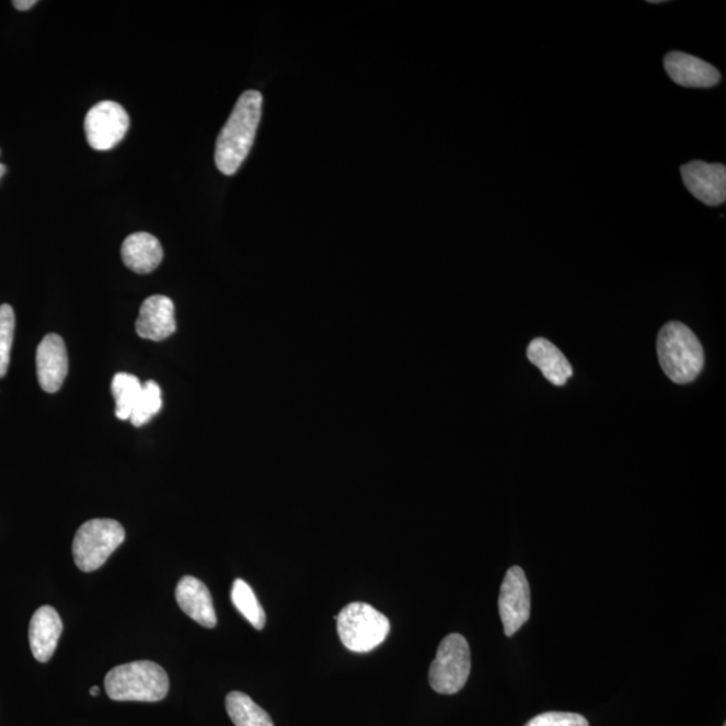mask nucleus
I'll list each match as a JSON object with an SVG mask.
<instances>
[{
    "label": "nucleus",
    "instance_id": "obj_20",
    "mask_svg": "<svg viewBox=\"0 0 726 726\" xmlns=\"http://www.w3.org/2000/svg\"><path fill=\"white\" fill-rule=\"evenodd\" d=\"M162 410V392L157 382L147 381L143 383V389L134 406L129 422L135 427H141L157 416L159 411Z\"/></svg>",
    "mask_w": 726,
    "mask_h": 726
},
{
    "label": "nucleus",
    "instance_id": "obj_21",
    "mask_svg": "<svg viewBox=\"0 0 726 726\" xmlns=\"http://www.w3.org/2000/svg\"><path fill=\"white\" fill-rule=\"evenodd\" d=\"M15 333V314L13 307L0 306V379L8 374L11 347Z\"/></svg>",
    "mask_w": 726,
    "mask_h": 726
},
{
    "label": "nucleus",
    "instance_id": "obj_25",
    "mask_svg": "<svg viewBox=\"0 0 726 726\" xmlns=\"http://www.w3.org/2000/svg\"><path fill=\"white\" fill-rule=\"evenodd\" d=\"M90 693H91V695H93V696H97V695L100 694V688H99V687H93V688L90 690Z\"/></svg>",
    "mask_w": 726,
    "mask_h": 726
},
{
    "label": "nucleus",
    "instance_id": "obj_24",
    "mask_svg": "<svg viewBox=\"0 0 726 726\" xmlns=\"http://www.w3.org/2000/svg\"><path fill=\"white\" fill-rule=\"evenodd\" d=\"M5 171H8V168H5L3 163H0V180L3 178Z\"/></svg>",
    "mask_w": 726,
    "mask_h": 726
},
{
    "label": "nucleus",
    "instance_id": "obj_8",
    "mask_svg": "<svg viewBox=\"0 0 726 726\" xmlns=\"http://www.w3.org/2000/svg\"><path fill=\"white\" fill-rule=\"evenodd\" d=\"M499 615L505 635L512 636L530 618V587L527 575L519 566H512L502 583Z\"/></svg>",
    "mask_w": 726,
    "mask_h": 726
},
{
    "label": "nucleus",
    "instance_id": "obj_18",
    "mask_svg": "<svg viewBox=\"0 0 726 726\" xmlns=\"http://www.w3.org/2000/svg\"><path fill=\"white\" fill-rule=\"evenodd\" d=\"M143 389L138 377L128 373H117L112 380V393L116 401V417L119 420H129L135 404Z\"/></svg>",
    "mask_w": 726,
    "mask_h": 726
},
{
    "label": "nucleus",
    "instance_id": "obj_9",
    "mask_svg": "<svg viewBox=\"0 0 726 726\" xmlns=\"http://www.w3.org/2000/svg\"><path fill=\"white\" fill-rule=\"evenodd\" d=\"M684 186L693 196L710 206L726 199V169L724 164L695 161L681 169Z\"/></svg>",
    "mask_w": 726,
    "mask_h": 726
},
{
    "label": "nucleus",
    "instance_id": "obj_23",
    "mask_svg": "<svg viewBox=\"0 0 726 726\" xmlns=\"http://www.w3.org/2000/svg\"><path fill=\"white\" fill-rule=\"evenodd\" d=\"M14 8L20 11H27L34 8L37 4V0H15L13 2Z\"/></svg>",
    "mask_w": 726,
    "mask_h": 726
},
{
    "label": "nucleus",
    "instance_id": "obj_17",
    "mask_svg": "<svg viewBox=\"0 0 726 726\" xmlns=\"http://www.w3.org/2000/svg\"><path fill=\"white\" fill-rule=\"evenodd\" d=\"M226 705L229 717L235 726H275L269 714L245 693H229Z\"/></svg>",
    "mask_w": 726,
    "mask_h": 726
},
{
    "label": "nucleus",
    "instance_id": "obj_7",
    "mask_svg": "<svg viewBox=\"0 0 726 726\" xmlns=\"http://www.w3.org/2000/svg\"><path fill=\"white\" fill-rule=\"evenodd\" d=\"M84 128L93 150L108 151L126 137L129 116L120 104L102 102L88 112Z\"/></svg>",
    "mask_w": 726,
    "mask_h": 726
},
{
    "label": "nucleus",
    "instance_id": "obj_26",
    "mask_svg": "<svg viewBox=\"0 0 726 726\" xmlns=\"http://www.w3.org/2000/svg\"><path fill=\"white\" fill-rule=\"evenodd\" d=\"M724 726H726V725H724Z\"/></svg>",
    "mask_w": 726,
    "mask_h": 726
},
{
    "label": "nucleus",
    "instance_id": "obj_16",
    "mask_svg": "<svg viewBox=\"0 0 726 726\" xmlns=\"http://www.w3.org/2000/svg\"><path fill=\"white\" fill-rule=\"evenodd\" d=\"M528 358L544 374L545 379L556 387H564L574 376V369L560 348L544 338L531 341Z\"/></svg>",
    "mask_w": 726,
    "mask_h": 726
},
{
    "label": "nucleus",
    "instance_id": "obj_4",
    "mask_svg": "<svg viewBox=\"0 0 726 726\" xmlns=\"http://www.w3.org/2000/svg\"><path fill=\"white\" fill-rule=\"evenodd\" d=\"M335 619L342 645L353 653L374 650L391 633L389 619L370 604H348Z\"/></svg>",
    "mask_w": 726,
    "mask_h": 726
},
{
    "label": "nucleus",
    "instance_id": "obj_11",
    "mask_svg": "<svg viewBox=\"0 0 726 726\" xmlns=\"http://www.w3.org/2000/svg\"><path fill=\"white\" fill-rule=\"evenodd\" d=\"M176 332L173 300L163 295H152L140 307L137 333L140 338L161 342Z\"/></svg>",
    "mask_w": 726,
    "mask_h": 726
},
{
    "label": "nucleus",
    "instance_id": "obj_1",
    "mask_svg": "<svg viewBox=\"0 0 726 726\" xmlns=\"http://www.w3.org/2000/svg\"><path fill=\"white\" fill-rule=\"evenodd\" d=\"M262 111V93L246 91L241 94L217 139L216 164L222 174L234 175L244 163L255 141Z\"/></svg>",
    "mask_w": 726,
    "mask_h": 726
},
{
    "label": "nucleus",
    "instance_id": "obj_3",
    "mask_svg": "<svg viewBox=\"0 0 726 726\" xmlns=\"http://www.w3.org/2000/svg\"><path fill=\"white\" fill-rule=\"evenodd\" d=\"M105 692L111 700L158 702L169 693L168 672L151 660L116 666L105 677Z\"/></svg>",
    "mask_w": 726,
    "mask_h": 726
},
{
    "label": "nucleus",
    "instance_id": "obj_15",
    "mask_svg": "<svg viewBox=\"0 0 726 726\" xmlns=\"http://www.w3.org/2000/svg\"><path fill=\"white\" fill-rule=\"evenodd\" d=\"M122 258L134 273L151 274L162 263L163 247L155 235L146 232L134 233L123 242Z\"/></svg>",
    "mask_w": 726,
    "mask_h": 726
},
{
    "label": "nucleus",
    "instance_id": "obj_6",
    "mask_svg": "<svg viewBox=\"0 0 726 726\" xmlns=\"http://www.w3.org/2000/svg\"><path fill=\"white\" fill-rule=\"evenodd\" d=\"M470 672L471 652L468 639L460 634L447 635L430 665V688L439 694H457L468 683Z\"/></svg>",
    "mask_w": 726,
    "mask_h": 726
},
{
    "label": "nucleus",
    "instance_id": "obj_2",
    "mask_svg": "<svg viewBox=\"0 0 726 726\" xmlns=\"http://www.w3.org/2000/svg\"><path fill=\"white\" fill-rule=\"evenodd\" d=\"M657 352L665 374L680 385L694 381L704 368V348L683 323L665 324L658 335Z\"/></svg>",
    "mask_w": 726,
    "mask_h": 726
},
{
    "label": "nucleus",
    "instance_id": "obj_13",
    "mask_svg": "<svg viewBox=\"0 0 726 726\" xmlns=\"http://www.w3.org/2000/svg\"><path fill=\"white\" fill-rule=\"evenodd\" d=\"M175 598L181 610L194 622L206 629H215L217 615L210 590L198 578L185 576L175 589Z\"/></svg>",
    "mask_w": 726,
    "mask_h": 726
},
{
    "label": "nucleus",
    "instance_id": "obj_19",
    "mask_svg": "<svg viewBox=\"0 0 726 726\" xmlns=\"http://www.w3.org/2000/svg\"><path fill=\"white\" fill-rule=\"evenodd\" d=\"M232 603L242 616L250 622L253 627L256 630H263L265 627V622H267V616H265V611L262 604L258 603L255 592L251 588L250 584L238 578L233 583L232 587Z\"/></svg>",
    "mask_w": 726,
    "mask_h": 726
},
{
    "label": "nucleus",
    "instance_id": "obj_10",
    "mask_svg": "<svg viewBox=\"0 0 726 726\" xmlns=\"http://www.w3.org/2000/svg\"><path fill=\"white\" fill-rule=\"evenodd\" d=\"M69 359L67 346L60 335H46L37 348V377L46 393L60 391L67 379Z\"/></svg>",
    "mask_w": 726,
    "mask_h": 726
},
{
    "label": "nucleus",
    "instance_id": "obj_12",
    "mask_svg": "<svg viewBox=\"0 0 726 726\" xmlns=\"http://www.w3.org/2000/svg\"><path fill=\"white\" fill-rule=\"evenodd\" d=\"M665 69L676 84L687 88H712L722 76L713 65L682 51H671L665 57Z\"/></svg>",
    "mask_w": 726,
    "mask_h": 726
},
{
    "label": "nucleus",
    "instance_id": "obj_5",
    "mask_svg": "<svg viewBox=\"0 0 726 726\" xmlns=\"http://www.w3.org/2000/svg\"><path fill=\"white\" fill-rule=\"evenodd\" d=\"M126 540V530L115 519H91L77 530L73 558L82 572H94L106 563Z\"/></svg>",
    "mask_w": 726,
    "mask_h": 726
},
{
    "label": "nucleus",
    "instance_id": "obj_14",
    "mask_svg": "<svg viewBox=\"0 0 726 726\" xmlns=\"http://www.w3.org/2000/svg\"><path fill=\"white\" fill-rule=\"evenodd\" d=\"M62 634V621L55 608L44 606L34 612L28 629L34 658L41 664L49 662Z\"/></svg>",
    "mask_w": 726,
    "mask_h": 726
},
{
    "label": "nucleus",
    "instance_id": "obj_22",
    "mask_svg": "<svg viewBox=\"0 0 726 726\" xmlns=\"http://www.w3.org/2000/svg\"><path fill=\"white\" fill-rule=\"evenodd\" d=\"M525 726H589V723L581 714L549 712L531 718Z\"/></svg>",
    "mask_w": 726,
    "mask_h": 726
}]
</instances>
